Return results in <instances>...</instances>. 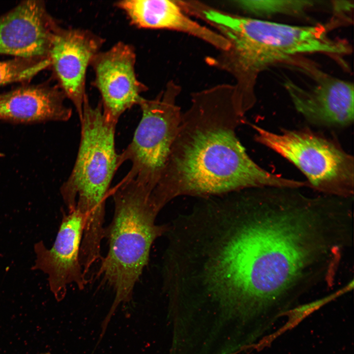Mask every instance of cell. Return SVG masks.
Here are the masks:
<instances>
[{
    "mask_svg": "<svg viewBox=\"0 0 354 354\" xmlns=\"http://www.w3.org/2000/svg\"><path fill=\"white\" fill-rule=\"evenodd\" d=\"M85 222V214L77 208L67 213L62 211L52 247L47 249L42 241L34 245L36 259L32 268L48 275L51 291L58 301L64 298L70 284L82 290L88 283L80 261Z\"/></svg>",
    "mask_w": 354,
    "mask_h": 354,
    "instance_id": "obj_9",
    "label": "cell"
},
{
    "mask_svg": "<svg viewBox=\"0 0 354 354\" xmlns=\"http://www.w3.org/2000/svg\"><path fill=\"white\" fill-rule=\"evenodd\" d=\"M314 82L301 86L286 79L284 86L296 110L314 124L343 127L354 118L353 83L314 71Z\"/></svg>",
    "mask_w": 354,
    "mask_h": 354,
    "instance_id": "obj_11",
    "label": "cell"
},
{
    "mask_svg": "<svg viewBox=\"0 0 354 354\" xmlns=\"http://www.w3.org/2000/svg\"><path fill=\"white\" fill-rule=\"evenodd\" d=\"M104 43L102 37L88 30L61 27L52 42L49 54L51 67L59 87L75 107L79 119L88 96L87 70Z\"/></svg>",
    "mask_w": 354,
    "mask_h": 354,
    "instance_id": "obj_10",
    "label": "cell"
},
{
    "mask_svg": "<svg viewBox=\"0 0 354 354\" xmlns=\"http://www.w3.org/2000/svg\"><path fill=\"white\" fill-rule=\"evenodd\" d=\"M136 55L132 45L118 42L107 51L99 52L90 64L103 114L116 123L124 112L138 105L142 93L147 90L136 74Z\"/></svg>",
    "mask_w": 354,
    "mask_h": 354,
    "instance_id": "obj_8",
    "label": "cell"
},
{
    "mask_svg": "<svg viewBox=\"0 0 354 354\" xmlns=\"http://www.w3.org/2000/svg\"><path fill=\"white\" fill-rule=\"evenodd\" d=\"M300 189L232 193L201 242L198 268L203 287L251 328L268 330L310 291L332 286L353 245L343 203Z\"/></svg>",
    "mask_w": 354,
    "mask_h": 354,
    "instance_id": "obj_1",
    "label": "cell"
},
{
    "mask_svg": "<svg viewBox=\"0 0 354 354\" xmlns=\"http://www.w3.org/2000/svg\"><path fill=\"white\" fill-rule=\"evenodd\" d=\"M152 193L136 181L124 178L110 190L114 213L104 231L109 249L101 258L96 273V277L115 292L109 318L120 303L131 299L134 288L148 263L151 245L168 230L167 225L155 223L161 209Z\"/></svg>",
    "mask_w": 354,
    "mask_h": 354,
    "instance_id": "obj_4",
    "label": "cell"
},
{
    "mask_svg": "<svg viewBox=\"0 0 354 354\" xmlns=\"http://www.w3.org/2000/svg\"><path fill=\"white\" fill-rule=\"evenodd\" d=\"M180 87L169 82L153 99L139 103L142 117L133 139L118 157L119 167L130 161L131 167L123 178L137 181L151 191L166 165L180 123L182 113L176 101Z\"/></svg>",
    "mask_w": 354,
    "mask_h": 354,
    "instance_id": "obj_7",
    "label": "cell"
},
{
    "mask_svg": "<svg viewBox=\"0 0 354 354\" xmlns=\"http://www.w3.org/2000/svg\"><path fill=\"white\" fill-rule=\"evenodd\" d=\"M115 5L122 10L131 24L141 29H166L195 36L220 50H227L229 41L221 33L190 19L177 1L124 0Z\"/></svg>",
    "mask_w": 354,
    "mask_h": 354,
    "instance_id": "obj_13",
    "label": "cell"
},
{
    "mask_svg": "<svg viewBox=\"0 0 354 354\" xmlns=\"http://www.w3.org/2000/svg\"><path fill=\"white\" fill-rule=\"evenodd\" d=\"M59 87L47 84L24 86L0 93V120L15 123L66 121L72 114Z\"/></svg>",
    "mask_w": 354,
    "mask_h": 354,
    "instance_id": "obj_14",
    "label": "cell"
},
{
    "mask_svg": "<svg viewBox=\"0 0 354 354\" xmlns=\"http://www.w3.org/2000/svg\"><path fill=\"white\" fill-rule=\"evenodd\" d=\"M240 8L255 15L278 14L299 15L313 7L312 0H238L235 1Z\"/></svg>",
    "mask_w": 354,
    "mask_h": 354,
    "instance_id": "obj_16",
    "label": "cell"
},
{
    "mask_svg": "<svg viewBox=\"0 0 354 354\" xmlns=\"http://www.w3.org/2000/svg\"><path fill=\"white\" fill-rule=\"evenodd\" d=\"M60 27L43 1H22L0 16V55L49 57Z\"/></svg>",
    "mask_w": 354,
    "mask_h": 354,
    "instance_id": "obj_12",
    "label": "cell"
},
{
    "mask_svg": "<svg viewBox=\"0 0 354 354\" xmlns=\"http://www.w3.org/2000/svg\"><path fill=\"white\" fill-rule=\"evenodd\" d=\"M49 67L50 57H14L0 61V86L28 81Z\"/></svg>",
    "mask_w": 354,
    "mask_h": 354,
    "instance_id": "obj_15",
    "label": "cell"
},
{
    "mask_svg": "<svg viewBox=\"0 0 354 354\" xmlns=\"http://www.w3.org/2000/svg\"><path fill=\"white\" fill-rule=\"evenodd\" d=\"M201 11L230 43L227 50L216 58H209L207 62L234 77L236 95L246 112L256 102L257 78L268 67L303 54L342 55L350 51L346 42L331 38L323 25H288L212 9Z\"/></svg>",
    "mask_w": 354,
    "mask_h": 354,
    "instance_id": "obj_3",
    "label": "cell"
},
{
    "mask_svg": "<svg viewBox=\"0 0 354 354\" xmlns=\"http://www.w3.org/2000/svg\"><path fill=\"white\" fill-rule=\"evenodd\" d=\"M80 120L81 140L77 158L60 191L68 211L77 208L85 214L81 249L93 255L100 252L106 201L119 167L115 148L117 123L105 117L100 102L93 106L88 96Z\"/></svg>",
    "mask_w": 354,
    "mask_h": 354,
    "instance_id": "obj_5",
    "label": "cell"
},
{
    "mask_svg": "<svg viewBox=\"0 0 354 354\" xmlns=\"http://www.w3.org/2000/svg\"><path fill=\"white\" fill-rule=\"evenodd\" d=\"M256 142L279 154L306 177L321 194L354 198V159L337 144L308 129L277 133L253 124Z\"/></svg>",
    "mask_w": 354,
    "mask_h": 354,
    "instance_id": "obj_6",
    "label": "cell"
},
{
    "mask_svg": "<svg viewBox=\"0 0 354 354\" xmlns=\"http://www.w3.org/2000/svg\"><path fill=\"white\" fill-rule=\"evenodd\" d=\"M234 85L191 95L153 197L163 207L182 195L207 198L246 189L295 188L297 180L270 173L248 155L236 134L245 121Z\"/></svg>",
    "mask_w": 354,
    "mask_h": 354,
    "instance_id": "obj_2",
    "label": "cell"
},
{
    "mask_svg": "<svg viewBox=\"0 0 354 354\" xmlns=\"http://www.w3.org/2000/svg\"><path fill=\"white\" fill-rule=\"evenodd\" d=\"M37 354H51L48 352H46V353H42Z\"/></svg>",
    "mask_w": 354,
    "mask_h": 354,
    "instance_id": "obj_17",
    "label": "cell"
}]
</instances>
